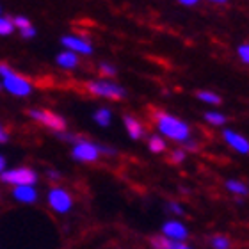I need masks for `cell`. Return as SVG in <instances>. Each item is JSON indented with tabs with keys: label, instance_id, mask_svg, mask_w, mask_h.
<instances>
[{
	"label": "cell",
	"instance_id": "cell-32",
	"mask_svg": "<svg viewBox=\"0 0 249 249\" xmlns=\"http://www.w3.org/2000/svg\"><path fill=\"white\" fill-rule=\"evenodd\" d=\"M212 2H219V4H224L226 0H212Z\"/></svg>",
	"mask_w": 249,
	"mask_h": 249
},
{
	"label": "cell",
	"instance_id": "cell-2",
	"mask_svg": "<svg viewBox=\"0 0 249 249\" xmlns=\"http://www.w3.org/2000/svg\"><path fill=\"white\" fill-rule=\"evenodd\" d=\"M153 120H155L157 128L160 130V134H164L166 137H169L173 141H178V142L189 141L191 128L182 120H178V118L167 114V112H162V110H155L153 112Z\"/></svg>",
	"mask_w": 249,
	"mask_h": 249
},
{
	"label": "cell",
	"instance_id": "cell-7",
	"mask_svg": "<svg viewBox=\"0 0 249 249\" xmlns=\"http://www.w3.org/2000/svg\"><path fill=\"white\" fill-rule=\"evenodd\" d=\"M48 207L57 213H68L73 207L71 194L64 187H52L48 192Z\"/></svg>",
	"mask_w": 249,
	"mask_h": 249
},
{
	"label": "cell",
	"instance_id": "cell-12",
	"mask_svg": "<svg viewBox=\"0 0 249 249\" xmlns=\"http://www.w3.org/2000/svg\"><path fill=\"white\" fill-rule=\"evenodd\" d=\"M224 141L228 142L233 150L240 151V153H249V142L248 139H244L242 135L235 134V132H231V130H224Z\"/></svg>",
	"mask_w": 249,
	"mask_h": 249
},
{
	"label": "cell",
	"instance_id": "cell-30",
	"mask_svg": "<svg viewBox=\"0 0 249 249\" xmlns=\"http://www.w3.org/2000/svg\"><path fill=\"white\" fill-rule=\"evenodd\" d=\"M4 167H5V159L2 155H0V175L4 173Z\"/></svg>",
	"mask_w": 249,
	"mask_h": 249
},
{
	"label": "cell",
	"instance_id": "cell-34",
	"mask_svg": "<svg viewBox=\"0 0 249 249\" xmlns=\"http://www.w3.org/2000/svg\"><path fill=\"white\" fill-rule=\"evenodd\" d=\"M0 91H2V84H0Z\"/></svg>",
	"mask_w": 249,
	"mask_h": 249
},
{
	"label": "cell",
	"instance_id": "cell-27",
	"mask_svg": "<svg viewBox=\"0 0 249 249\" xmlns=\"http://www.w3.org/2000/svg\"><path fill=\"white\" fill-rule=\"evenodd\" d=\"M239 55H240L242 61L249 64V45H242V47H239Z\"/></svg>",
	"mask_w": 249,
	"mask_h": 249
},
{
	"label": "cell",
	"instance_id": "cell-18",
	"mask_svg": "<svg viewBox=\"0 0 249 249\" xmlns=\"http://www.w3.org/2000/svg\"><path fill=\"white\" fill-rule=\"evenodd\" d=\"M226 187H228V191H231L233 194H239V196H248L249 194L248 187H246L244 183L235 182V180H228V182H226Z\"/></svg>",
	"mask_w": 249,
	"mask_h": 249
},
{
	"label": "cell",
	"instance_id": "cell-21",
	"mask_svg": "<svg viewBox=\"0 0 249 249\" xmlns=\"http://www.w3.org/2000/svg\"><path fill=\"white\" fill-rule=\"evenodd\" d=\"M13 20V25H15V29H18V31H23V29H27V27H31V20L27 18V16L23 15H18L15 16V18H11Z\"/></svg>",
	"mask_w": 249,
	"mask_h": 249
},
{
	"label": "cell",
	"instance_id": "cell-8",
	"mask_svg": "<svg viewBox=\"0 0 249 249\" xmlns=\"http://www.w3.org/2000/svg\"><path fill=\"white\" fill-rule=\"evenodd\" d=\"M61 45L64 47V50L77 53L78 57H80V55H91V53H93V45H91V41H89L88 37L77 36V34H66V36H62Z\"/></svg>",
	"mask_w": 249,
	"mask_h": 249
},
{
	"label": "cell",
	"instance_id": "cell-11",
	"mask_svg": "<svg viewBox=\"0 0 249 249\" xmlns=\"http://www.w3.org/2000/svg\"><path fill=\"white\" fill-rule=\"evenodd\" d=\"M55 64L62 70H66V71H73L75 68L80 64V57H78L77 53L73 52H68V50H62L55 55Z\"/></svg>",
	"mask_w": 249,
	"mask_h": 249
},
{
	"label": "cell",
	"instance_id": "cell-31",
	"mask_svg": "<svg viewBox=\"0 0 249 249\" xmlns=\"http://www.w3.org/2000/svg\"><path fill=\"white\" fill-rule=\"evenodd\" d=\"M178 2H182L183 5H194L197 0H178Z\"/></svg>",
	"mask_w": 249,
	"mask_h": 249
},
{
	"label": "cell",
	"instance_id": "cell-23",
	"mask_svg": "<svg viewBox=\"0 0 249 249\" xmlns=\"http://www.w3.org/2000/svg\"><path fill=\"white\" fill-rule=\"evenodd\" d=\"M100 73L104 77H114L116 73H118V70L112 64H109V62H100Z\"/></svg>",
	"mask_w": 249,
	"mask_h": 249
},
{
	"label": "cell",
	"instance_id": "cell-29",
	"mask_svg": "<svg viewBox=\"0 0 249 249\" xmlns=\"http://www.w3.org/2000/svg\"><path fill=\"white\" fill-rule=\"evenodd\" d=\"M7 137H9V135H7V132H5L4 126L0 124V142H5V141H7Z\"/></svg>",
	"mask_w": 249,
	"mask_h": 249
},
{
	"label": "cell",
	"instance_id": "cell-9",
	"mask_svg": "<svg viewBox=\"0 0 249 249\" xmlns=\"http://www.w3.org/2000/svg\"><path fill=\"white\" fill-rule=\"evenodd\" d=\"M162 233H164V237H167V239L182 242L183 239H187L189 231H187V228L182 223H178V221H169V223H166L164 226H162Z\"/></svg>",
	"mask_w": 249,
	"mask_h": 249
},
{
	"label": "cell",
	"instance_id": "cell-22",
	"mask_svg": "<svg viewBox=\"0 0 249 249\" xmlns=\"http://www.w3.org/2000/svg\"><path fill=\"white\" fill-rule=\"evenodd\" d=\"M205 120L208 121V123H212V124H224L226 123V118H224L223 114H219V112H207L205 114Z\"/></svg>",
	"mask_w": 249,
	"mask_h": 249
},
{
	"label": "cell",
	"instance_id": "cell-17",
	"mask_svg": "<svg viewBox=\"0 0 249 249\" xmlns=\"http://www.w3.org/2000/svg\"><path fill=\"white\" fill-rule=\"evenodd\" d=\"M15 25H13V20L7 18V16L0 15V36H11L15 32Z\"/></svg>",
	"mask_w": 249,
	"mask_h": 249
},
{
	"label": "cell",
	"instance_id": "cell-10",
	"mask_svg": "<svg viewBox=\"0 0 249 249\" xmlns=\"http://www.w3.org/2000/svg\"><path fill=\"white\" fill-rule=\"evenodd\" d=\"M13 197L16 201L31 205V203L37 201V191L32 185H21V187H13Z\"/></svg>",
	"mask_w": 249,
	"mask_h": 249
},
{
	"label": "cell",
	"instance_id": "cell-26",
	"mask_svg": "<svg viewBox=\"0 0 249 249\" xmlns=\"http://www.w3.org/2000/svg\"><path fill=\"white\" fill-rule=\"evenodd\" d=\"M167 210H169V212H173V213H177V215H182V213H183V208L175 201L167 203Z\"/></svg>",
	"mask_w": 249,
	"mask_h": 249
},
{
	"label": "cell",
	"instance_id": "cell-6",
	"mask_svg": "<svg viewBox=\"0 0 249 249\" xmlns=\"http://www.w3.org/2000/svg\"><path fill=\"white\" fill-rule=\"evenodd\" d=\"M100 155H102L100 144L89 139H84V137H80L71 148V157L77 162H82V164H93V162L98 160Z\"/></svg>",
	"mask_w": 249,
	"mask_h": 249
},
{
	"label": "cell",
	"instance_id": "cell-28",
	"mask_svg": "<svg viewBox=\"0 0 249 249\" xmlns=\"http://www.w3.org/2000/svg\"><path fill=\"white\" fill-rule=\"evenodd\" d=\"M47 175H48V177H50V180H59V178L62 177L61 173H59V171H53V169H48Z\"/></svg>",
	"mask_w": 249,
	"mask_h": 249
},
{
	"label": "cell",
	"instance_id": "cell-20",
	"mask_svg": "<svg viewBox=\"0 0 249 249\" xmlns=\"http://www.w3.org/2000/svg\"><path fill=\"white\" fill-rule=\"evenodd\" d=\"M210 242H212L213 249H230V239L224 235H215V237H212Z\"/></svg>",
	"mask_w": 249,
	"mask_h": 249
},
{
	"label": "cell",
	"instance_id": "cell-33",
	"mask_svg": "<svg viewBox=\"0 0 249 249\" xmlns=\"http://www.w3.org/2000/svg\"><path fill=\"white\" fill-rule=\"evenodd\" d=\"M0 15H2V5H0Z\"/></svg>",
	"mask_w": 249,
	"mask_h": 249
},
{
	"label": "cell",
	"instance_id": "cell-19",
	"mask_svg": "<svg viewBox=\"0 0 249 249\" xmlns=\"http://www.w3.org/2000/svg\"><path fill=\"white\" fill-rule=\"evenodd\" d=\"M197 98L203 100V102H207V104H212V105L221 104V98H219L215 93H210V91H199V93H197Z\"/></svg>",
	"mask_w": 249,
	"mask_h": 249
},
{
	"label": "cell",
	"instance_id": "cell-15",
	"mask_svg": "<svg viewBox=\"0 0 249 249\" xmlns=\"http://www.w3.org/2000/svg\"><path fill=\"white\" fill-rule=\"evenodd\" d=\"M93 120H94V123L100 124V126H109L110 120H112V112H110L109 109L102 107V109H98L93 114Z\"/></svg>",
	"mask_w": 249,
	"mask_h": 249
},
{
	"label": "cell",
	"instance_id": "cell-4",
	"mask_svg": "<svg viewBox=\"0 0 249 249\" xmlns=\"http://www.w3.org/2000/svg\"><path fill=\"white\" fill-rule=\"evenodd\" d=\"M27 116L32 121H36V123H39L41 126H45L48 130H52L55 134L66 132V120L50 109H29L27 110Z\"/></svg>",
	"mask_w": 249,
	"mask_h": 249
},
{
	"label": "cell",
	"instance_id": "cell-16",
	"mask_svg": "<svg viewBox=\"0 0 249 249\" xmlns=\"http://www.w3.org/2000/svg\"><path fill=\"white\" fill-rule=\"evenodd\" d=\"M148 146H150V150L153 153H162V151H166V141L159 137V135H151L150 139H148Z\"/></svg>",
	"mask_w": 249,
	"mask_h": 249
},
{
	"label": "cell",
	"instance_id": "cell-3",
	"mask_svg": "<svg viewBox=\"0 0 249 249\" xmlns=\"http://www.w3.org/2000/svg\"><path fill=\"white\" fill-rule=\"evenodd\" d=\"M86 89L89 94L98 96V98H107V100H123L126 96L124 88H121L120 84L112 82L109 78H98V80H89L86 82Z\"/></svg>",
	"mask_w": 249,
	"mask_h": 249
},
{
	"label": "cell",
	"instance_id": "cell-13",
	"mask_svg": "<svg viewBox=\"0 0 249 249\" xmlns=\"http://www.w3.org/2000/svg\"><path fill=\"white\" fill-rule=\"evenodd\" d=\"M150 244L153 246V249H191L189 246L178 242V240H171L164 237V235H153L150 239Z\"/></svg>",
	"mask_w": 249,
	"mask_h": 249
},
{
	"label": "cell",
	"instance_id": "cell-5",
	"mask_svg": "<svg viewBox=\"0 0 249 249\" xmlns=\"http://www.w3.org/2000/svg\"><path fill=\"white\" fill-rule=\"evenodd\" d=\"M0 180L7 185L21 187V185H34L37 182V173L31 167H13L0 175Z\"/></svg>",
	"mask_w": 249,
	"mask_h": 249
},
{
	"label": "cell",
	"instance_id": "cell-24",
	"mask_svg": "<svg viewBox=\"0 0 249 249\" xmlns=\"http://www.w3.org/2000/svg\"><path fill=\"white\" fill-rule=\"evenodd\" d=\"M183 159H185V151L183 150H175L169 155V162L171 164H180V162H183Z\"/></svg>",
	"mask_w": 249,
	"mask_h": 249
},
{
	"label": "cell",
	"instance_id": "cell-25",
	"mask_svg": "<svg viewBox=\"0 0 249 249\" xmlns=\"http://www.w3.org/2000/svg\"><path fill=\"white\" fill-rule=\"evenodd\" d=\"M37 31H36V27L31 25V27H27V29H23V31H20V36L23 37V39H32V37H36Z\"/></svg>",
	"mask_w": 249,
	"mask_h": 249
},
{
	"label": "cell",
	"instance_id": "cell-1",
	"mask_svg": "<svg viewBox=\"0 0 249 249\" xmlns=\"http://www.w3.org/2000/svg\"><path fill=\"white\" fill-rule=\"evenodd\" d=\"M0 84H2V89H5L16 98H27L34 91L31 80L25 75L13 70L7 62H0Z\"/></svg>",
	"mask_w": 249,
	"mask_h": 249
},
{
	"label": "cell",
	"instance_id": "cell-14",
	"mask_svg": "<svg viewBox=\"0 0 249 249\" xmlns=\"http://www.w3.org/2000/svg\"><path fill=\"white\" fill-rule=\"evenodd\" d=\"M123 123H124V128H126V132H128V135L134 141L141 139V137L144 135V128H142V124H141V121L137 120V118H134V116L126 114L123 118Z\"/></svg>",
	"mask_w": 249,
	"mask_h": 249
}]
</instances>
